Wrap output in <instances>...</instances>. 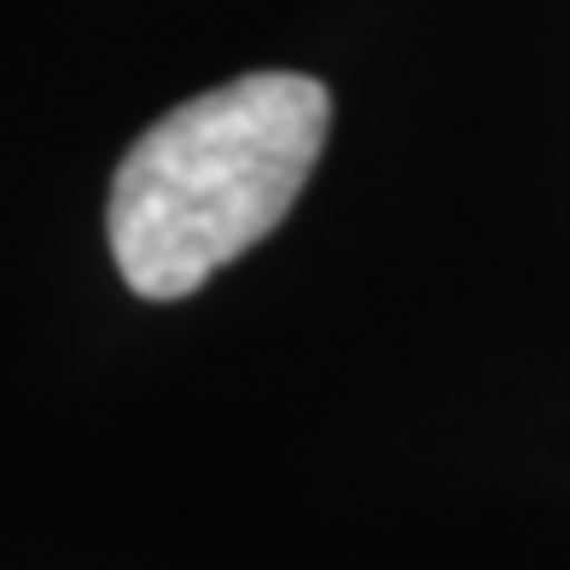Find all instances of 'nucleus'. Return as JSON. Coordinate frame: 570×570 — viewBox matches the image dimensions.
I'll use <instances>...</instances> for the list:
<instances>
[{
    "mask_svg": "<svg viewBox=\"0 0 570 570\" xmlns=\"http://www.w3.org/2000/svg\"><path fill=\"white\" fill-rule=\"evenodd\" d=\"M332 128V94L297 70H256L175 106L111 180V256L135 297H193L292 216Z\"/></svg>",
    "mask_w": 570,
    "mask_h": 570,
    "instance_id": "1",
    "label": "nucleus"
}]
</instances>
